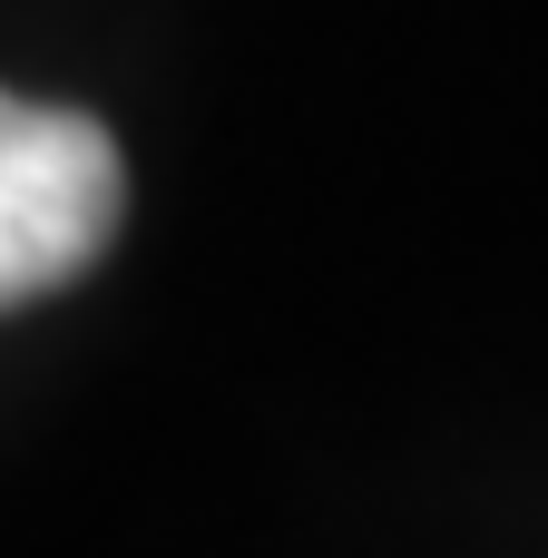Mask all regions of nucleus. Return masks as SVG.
<instances>
[{
	"label": "nucleus",
	"instance_id": "1",
	"mask_svg": "<svg viewBox=\"0 0 548 558\" xmlns=\"http://www.w3.org/2000/svg\"><path fill=\"white\" fill-rule=\"evenodd\" d=\"M118 216H127L118 137L78 108H39L0 88V314L88 275Z\"/></svg>",
	"mask_w": 548,
	"mask_h": 558
}]
</instances>
